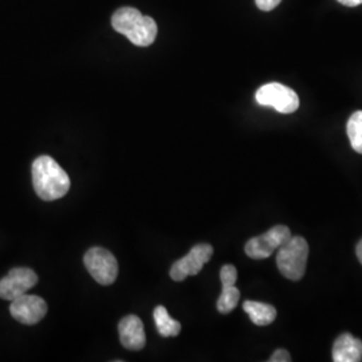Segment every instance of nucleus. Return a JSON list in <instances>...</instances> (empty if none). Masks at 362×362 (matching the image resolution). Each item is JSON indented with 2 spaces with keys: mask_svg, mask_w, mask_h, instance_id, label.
<instances>
[{
  "mask_svg": "<svg viewBox=\"0 0 362 362\" xmlns=\"http://www.w3.org/2000/svg\"><path fill=\"white\" fill-rule=\"evenodd\" d=\"M357 257H358V260H360V263L362 264V239L361 242L358 243V246H357Z\"/></svg>",
  "mask_w": 362,
  "mask_h": 362,
  "instance_id": "obj_20",
  "label": "nucleus"
},
{
  "mask_svg": "<svg viewBox=\"0 0 362 362\" xmlns=\"http://www.w3.org/2000/svg\"><path fill=\"white\" fill-rule=\"evenodd\" d=\"M240 299V291L235 285H223V290L218 299V310L221 314H228L238 306Z\"/></svg>",
  "mask_w": 362,
  "mask_h": 362,
  "instance_id": "obj_14",
  "label": "nucleus"
},
{
  "mask_svg": "<svg viewBox=\"0 0 362 362\" xmlns=\"http://www.w3.org/2000/svg\"><path fill=\"white\" fill-rule=\"evenodd\" d=\"M270 362H290L291 361V357H290V353L285 349H278L274 351V354L272 356V358L269 360Z\"/></svg>",
  "mask_w": 362,
  "mask_h": 362,
  "instance_id": "obj_17",
  "label": "nucleus"
},
{
  "mask_svg": "<svg viewBox=\"0 0 362 362\" xmlns=\"http://www.w3.org/2000/svg\"><path fill=\"white\" fill-rule=\"evenodd\" d=\"M37 284L38 275L31 269H13L0 281V298L4 300H13L15 298L26 294Z\"/></svg>",
  "mask_w": 362,
  "mask_h": 362,
  "instance_id": "obj_8",
  "label": "nucleus"
},
{
  "mask_svg": "<svg viewBox=\"0 0 362 362\" xmlns=\"http://www.w3.org/2000/svg\"><path fill=\"white\" fill-rule=\"evenodd\" d=\"M341 4L348 6V7H356L358 4H362V0H338Z\"/></svg>",
  "mask_w": 362,
  "mask_h": 362,
  "instance_id": "obj_19",
  "label": "nucleus"
},
{
  "mask_svg": "<svg viewBox=\"0 0 362 362\" xmlns=\"http://www.w3.org/2000/svg\"><path fill=\"white\" fill-rule=\"evenodd\" d=\"M10 313L13 320L23 325H35L42 321L47 313V303L38 296L23 294L11 300Z\"/></svg>",
  "mask_w": 362,
  "mask_h": 362,
  "instance_id": "obj_9",
  "label": "nucleus"
},
{
  "mask_svg": "<svg viewBox=\"0 0 362 362\" xmlns=\"http://www.w3.org/2000/svg\"><path fill=\"white\" fill-rule=\"evenodd\" d=\"M83 263L91 276L103 286L115 284L118 275V263L115 255L103 247L90 248L85 257Z\"/></svg>",
  "mask_w": 362,
  "mask_h": 362,
  "instance_id": "obj_4",
  "label": "nucleus"
},
{
  "mask_svg": "<svg viewBox=\"0 0 362 362\" xmlns=\"http://www.w3.org/2000/svg\"><path fill=\"white\" fill-rule=\"evenodd\" d=\"M348 136L351 148L362 155V110L353 113L348 121Z\"/></svg>",
  "mask_w": 362,
  "mask_h": 362,
  "instance_id": "obj_15",
  "label": "nucleus"
},
{
  "mask_svg": "<svg viewBox=\"0 0 362 362\" xmlns=\"http://www.w3.org/2000/svg\"><path fill=\"white\" fill-rule=\"evenodd\" d=\"M33 184L42 200L52 202L69 192L70 177L52 157L40 156L33 164Z\"/></svg>",
  "mask_w": 362,
  "mask_h": 362,
  "instance_id": "obj_1",
  "label": "nucleus"
},
{
  "mask_svg": "<svg viewBox=\"0 0 362 362\" xmlns=\"http://www.w3.org/2000/svg\"><path fill=\"white\" fill-rule=\"evenodd\" d=\"M119 341L122 346L128 350H141L145 346L146 337L144 332L143 321L137 315L124 317L119 325Z\"/></svg>",
  "mask_w": 362,
  "mask_h": 362,
  "instance_id": "obj_10",
  "label": "nucleus"
},
{
  "mask_svg": "<svg viewBox=\"0 0 362 362\" xmlns=\"http://www.w3.org/2000/svg\"><path fill=\"white\" fill-rule=\"evenodd\" d=\"M255 1L262 11H272L282 0H255Z\"/></svg>",
  "mask_w": 362,
  "mask_h": 362,
  "instance_id": "obj_18",
  "label": "nucleus"
},
{
  "mask_svg": "<svg viewBox=\"0 0 362 362\" xmlns=\"http://www.w3.org/2000/svg\"><path fill=\"white\" fill-rule=\"evenodd\" d=\"M238 279V272L236 267L233 264H226L220 270V281L221 285H235Z\"/></svg>",
  "mask_w": 362,
  "mask_h": 362,
  "instance_id": "obj_16",
  "label": "nucleus"
},
{
  "mask_svg": "<svg viewBox=\"0 0 362 362\" xmlns=\"http://www.w3.org/2000/svg\"><path fill=\"white\" fill-rule=\"evenodd\" d=\"M153 317H155L156 327H157L160 336H179V333L181 332L180 322L173 320L164 306H157L153 311Z\"/></svg>",
  "mask_w": 362,
  "mask_h": 362,
  "instance_id": "obj_13",
  "label": "nucleus"
},
{
  "mask_svg": "<svg viewBox=\"0 0 362 362\" xmlns=\"http://www.w3.org/2000/svg\"><path fill=\"white\" fill-rule=\"evenodd\" d=\"M333 361H362V341L351 334H341L333 346Z\"/></svg>",
  "mask_w": 362,
  "mask_h": 362,
  "instance_id": "obj_11",
  "label": "nucleus"
},
{
  "mask_svg": "<svg viewBox=\"0 0 362 362\" xmlns=\"http://www.w3.org/2000/svg\"><path fill=\"white\" fill-rule=\"evenodd\" d=\"M309 259V245L302 236H291L279 247L276 254V266L282 275L290 281H299L306 272Z\"/></svg>",
  "mask_w": 362,
  "mask_h": 362,
  "instance_id": "obj_3",
  "label": "nucleus"
},
{
  "mask_svg": "<svg viewBox=\"0 0 362 362\" xmlns=\"http://www.w3.org/2000/svg\"><path fill=\"white\" fill-rule=\"evenodd\" d=\"M257 103L262 106H270L276 112L290 115L299 107V97L297 93L282 83H267L257 91Z\"/></svg>",
  "mask_w": 362,
  "mask_h": 362,
  "instance_id": "obj_5",
  "label": "nucleus"
},
{
  "mask_svg": "<svg viewBox=\"0 0 362 362\" xmlns=\"http://www.w3.org/2000/svg\"><path fill=\"white\" fill-rule=\"evenodd\" d=\"M291 231L286 226H275L267 233L252 238L247 242L245 251L250 258H270L272 254L279 250V247L291 238Z\"/></svg>",
  "mask_w": 362,
  "mask_h": 362,
  "instance_id": "obj_6",
  "label": "nucleus"
},
{
  "mask_svg": "<svg viewBox=\"0 0 362 362\" xmlns=\"http://www.w3.org/2000/svg\"><path fill=\"white\" fill-rule=\"evenodd\" d=\"M214 248L208 243L194 246L184 258L179 259L170 269V278L176 282H181L188 276L202 272L203 266L212 258Z\"/></svg>",
  "mask_w": 362,
  "mask_h": 362,
  "instance_id": "obj_7",
  "label": "nucleus"
},
{
  "mask_svg": "<svg viewBox=\"0 0 362 362\" xmlns=\"http://www.w3.org/2000/svg\"><path fill=\"white\" fill-rule=\"evenodd\" d=\"M112 26L125 35L136 46H151L157 37V25L151 16H145L136 8L124 7L112 16Z\"/></svg>",
  "mask_w": 362,
  "mask_h": 362,
  "instance_id": "obj_2",
  "label": "nucleus"
},
{
  "mask_svg": "<svg viewBox=\"0 0 362 362\" xmlns=\"http://www.w3.org/2000/svg\"><path fill=\"white\" fill-rule=\"evenodd\" d=\"M243 310L246 311L250 320L257 326H267L272 324L276 318L275 308L263 302L246 300L243 303Z\"/></svg>",
  "mask_w": 362,
  "mask_h": 362,
  "instance_id": "obj_12",
  "label": "nucleus"
}]
</instances>
